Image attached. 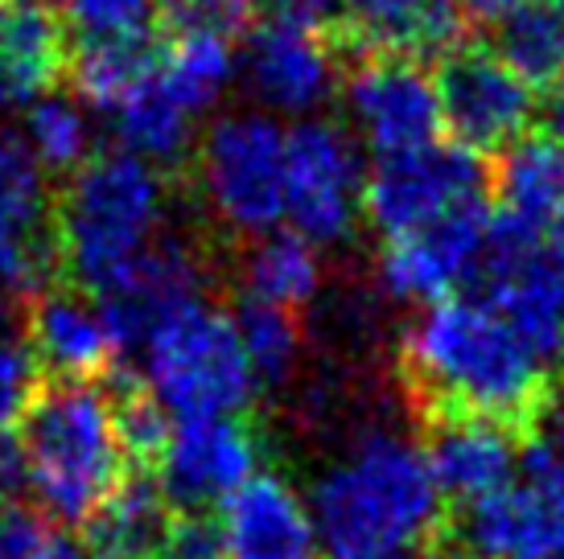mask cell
Wrapping results in <instances>:
<instances>
[{"label": "cell", "instance_id": "cell-1", "mask_svg": "<svg viewBox=\"0 0 564 559\" xmlns=\"http://www.w3.org/2000/svg\"><path fill=\"white\" fill-rule=\"evenodd\" d=\"M400 379L416 416H482L535 436L549 366L499 313L474 296H445L408 326Z\"/></svg>", "mask_w": 564, "mask_h": 559}, {"label": "cell", "instance_id": "cell-2", "mask_svg": "<svg viewBox=\"0 0 564 559\" xmlns=\"http://www.w3.org/2000/svg\"><path fill=\"white\" fill-rule=\"evenodd\" d=\"M310 511L322 551L334 559L400 556L437 539L445 527V494L424 449L392 432L362 436L317 482Z\"/></svg>", "mask_w": 564, "mask_h": 559}, {"label": "cell", "instance_id": "cell-3", "mask_svg": "<svg viewBox=\"0 0 564 559\" xmlns=\"http://www.w3.org/2000/svg\"><path fill=\"white\" fill-rule=\"evenodd\" d=\"M161 215L165 177L149 161L124 149L83 161L54 202L58 272L70 288L99 296L158 243Z\"/></svg>", "mask_w": 564, "mask_h": 559}, {"label": "cell", "instance_id": "cell-4", "mask_svg": "<svg viewBox=\"0 0 564 559\" xmlns=\"http://www.w3.org/2000/svg\"><path fill=\"white\" fill-rule=\"evenodd\" d=\"M21 424L33 494L58 523H87L132 473L108 387L50 379Z\"/></svg>", "mask_w": 564, "mask_h": 559}, {"label": "cell", "instance_id": "cell-5", "mask_svg": "<svg viewBox=\"0 0 564 559\" xmlns=\"http://www.w3.org/2000/svg\"><path fill=\"white\" fill-rule=\"evenodd\" d=\"M141 354L144 387L177 419L239 416L256 395V371L236 321L210 300L161 321Z\"/></svg>", "mask_w": 564, "mask_h": 559}, {"label": "cell", "instance_id": "cell-6", "mask_svg": "<svg viewBox=\"0 0 564 559\" xmlns=\"http://www.w3.org/2000/svg\"><path fill=\"white\" fill-rule=\"evenodd\" d=\"M441 535L457 559H564V457L532 436L516 478L445 514Z\"/></svg>", "mask_w": 564, "mask_h": 559}, {"label": "cell", "instance_id": "cell-7", "mask_svg": "<svg viewBox=\"0 0 564 559\" xmlns=\"http://www.w3.org/2000/svg\"><path fill=\"white\" fill-rule=\"evenodd\" d=\"M289 132L272 116H223L198 144V189L227 231L264 239L284 218Z\"/></svg>", "mask_w": 564, "mask_h": 559}, {"label": "cell", "instance_id": "cell-8", "mask_svg": "<svg viewBox=\"0 0 564 559\" xmlns=\"http://www.w3.org/2000/svg\"><path fill=\"white\" fill-rule=\"evenodd\" d=\"M490 165L470 149L449 144H424L412 153L376 156V165L362 182V215L371 218L383 239H400L445 218L457 206L486 198Z\"/></svg>", "mask_w": 564, "mask_h": 559}, {"label": "cell", "instance_id": "cell-9", "mask_svg": "<svg viewBox=\"0 0 564 559\" xmlns=\"http://www.w3.org/2000/svg\"><path fill=\"white\" fill-rule=\"evenodd\" d=\"M441 128L457 149L482 161L502 156L528 136L535 116V91L519 83L486 46H457L437 63Z\"/></svg>", "mask_w": 564, "mask_h": 559}, {"label": "cell", "instance_id": "cell-10", "mask_svg": "<svg viewBox=\"0 0 564 559\" xmlns=\"http://www.w3.org/2000/svg\"><path fill=\"white\" fill-rule=\"evenodd\" d=\"M346 63V108L376 156L412 153L441 136L437 78L421 58L376 50Z\"/></svg>", "mask_w": 564, "mask_h": 559}, {"label": "cell", "instance_id": "cell-11", "mask_svg": "<svg viewBox=\"0 0 564 559\" xmlns=\"http://www.w3.org/2000/svg\"><path fill=\"white\" fill-rule=\"evenodd\" d=\"M359 153L338 124L305 120L289 132L284 218L310 243H338L362 210Z\"/></svg>", "mask_w": 564, "mask_h": 559}, {"label": "cell", "instance_id": "cell-12", "mask_svg": "<svg viewBox=\"0 0 564 559\" xmlns=\"http://www.w3.org/2000/svg\"><path fill=\"white\" fill-rule=\"evenodd\" d=\"M54 272L58 243L46 169L30 153L25 136L0 132V288L30 300L50 288Z\"/></svg>", "mask_w": 564, "mask_h": 559}, {"label": "cell", "instance_id": "cell-13", "mask_svg": "<svg viewBox=\"0 0 564 559\" xmlns=\"http://www.w3.org/2000/svg\"><path fill=\"white\" fill-rule=\"evenodd\" d=\"M260 440L239 416L177 419L158 465V482L177 514L223 506L239 485L260 473Z\"/></svg>", "mask_w": 564, "mask_h": 559}, {"label": "cell", "instance_id": "cell-14", "mask_svg": "<svg viewBox=\"0 0 564 559\" xmlns=\"http://www.w3.org/2000/svg\"><path fill=\"white\" fill-rule=\"evenodd\" d=\"M490 222H495L490 198H474L421 231L388 239V248L379 255L383 288L416 305H437L445 296H454L457 288L470 284L474 267L482 260Z\"/></svg>", "mask_w": 564, "mask_h": 559}, {"label": "cell", "instance_id": "cell-15", "mask_svg": "<svg viewBox=\"0 0 564 559\" xmlns=\"http://www.w3.org/2000/svg\"><path fill=\"white\" fill-rule=\"evenodd\" d=\"M95 300L108 317L120 354L144 350V342L153 338V329L161 321H170L173 313L206 300L203 255L177 234H165V239L158 234V243L144 255H137L124 276L111 288H104Z\"/></svg>", "mask_w": 564, "mask_h": 559}, {"label": "cell", "instance_id": "cell-16", "mask_svg": "<svg viewBox=\"0 0 564 559\" xmlns=\"http://www.w3.org/2000/svg\"><path fill=\"white\" fill-rule=\"evenodd\" d=\"M25 346L63 383H95L116 371L120 346L99 300L79 288H42L25 300Z\"/></svg>", "mask_w": 564, "mask_h": 559}, {"label": "cell", "instance_id": "cell-17", "mask_svg": "<svg viewBox=\"0 0 564 559\" xmlns=\"http://www.w3.org/2000/svg\"><path fill=\"white\" fill-rule=\"evenodd\" d=\"M338 58L359 54H408V58H445L466 46L470 25L462 21L454 0H338Z\"/></svg>", "mask_w": 564, "mask_h": 559}, {"label": "cell", "instance_id": "cell-18", "mask_svg": "<svg viewBox=\"0 0 564 559\" xmlns=\"http://www.w3.org/2000/svg\"><path fill=\"white\" fill-rule=\"evenodd\" d=\"M227 559H317L314 511L276 473H256L219 506Z\"/></svg>", "mask_w": 564, "mask_h": 559}, {"label": "cell", "instance_id": "cell-19", "mask_svg": "<svg viewBox=\"0 0 564 559\" xmlns=\"http://www.w3.org/2000/svg\"><path fill=\"white\" fill-rule=\"evenodd\" d=\"M424 424V461L441 494L454 502H478L519 473V457L532 436L482 416H437Z\"/></svg>", "mask_w": 564, "mask_h": 559}, {"label": "cell", "instance_id": "cell-20", "mask_svg": "<svg viewBox=\"0 0 564 559\" xmlns=\"http://www.w3.org/2000/svg\"><path fill=\"white\" fill-rule=\"evenodd\" d=\"M338 50L329 37L264 17L248 37L243 75L251 91L276 111H314L334 87Z\"/></svg>", "mask_w": 564, "mask_h": 559}, {"label": "cell", "instance_id": "cell-21", "mask_svg": "<svg viewBox=\"0 0 564 559\" xmlns=\"http://www.w3.org/2000/svg\"><path fill=\"white\" fill-rule=\"evenodd\" d=\"M66 58V17L50 0H0V111L37 103Z\"/></svg>", "mask_w": 564, "mask_h": 559}, {"label": "cell", "instance_id": "cell-22", "mask_svg": "<svg viewBox=\"0 0 564 559\" xmlns=\"http://www.w3.org/2000/svg\"><path fill=\"white\" fill-rule=\"evenodd\" d=\"M177 511L149 469H132L116 494L83 523L91 559H161Z\"/></svg>", "mask_w": 564, "mask_h": 559}, {"label": "cell", "instance_id": "cell-23", "mask_svg": "<svg viewBox=\"0 0 564 559\" xmlns=\"http://www.w3.org/2000/svg\"><path fill=\"white\" fill-rule=\"evenodd\" d=\"M111 124L120 149L149 161L153 169H177L194 144V111L170 91V83L161 78V63L111 111Z\"/></svg>", "mask_w": 564, "mask_h": 559}, {"label": "cell", "instance_id": "cell-24", "mask_svg": "<svg viewBox=\"0 0 564 559\" xmlns=\"http://www.w3.org/2000/svg\"><path fill=\"white\" fill-rule=\"evenodd\" d=\"M165 42L149 33H111V37H79L66 58V75L79 99L99 111H116L161 63Z\"/></svg>", "mask_w": 564, "mask_h": 559}, {"label": "cell", "instance_id": "cell-25", "mask_svg": "<svg viewBox=\"0 0 564 559\" xmlns=\"http://www.w3.org/2000/svg\"><path fill=\"white\" fill-rule=\"evenodd\" d=\"M490 189L499 194V210L549 231L564 215V149L552 136L528 132L495 161Z\"/></svg>", "mask_w": 564, "mask_h": 559}, {"label": "cell", "instance_id": "cell-26", "mask_svg": "<svg viewBox=\"0 0 564 559\" xmlns=\"http://www.w3.org/2000/svg\"><path fill=\"white\" fill-rule=\"evenodd\" d=\"M490 50L532 91H564V13L544 0H519L490 30Z\"/></svg>", "mask_w": 564, "mask_h": 559}, {"label": "cell", "instance_id": "cell-27", "mask_svg": "<svg viewBox=\"0 0 564 559\" xmlns=\"http://www.w3.org/2000/svg\"><path fill=\"white\" fill-rule=\"evenodd\" d=\"M317 284H322V267H317L314 243L301 239L297 231H272L256 239L243 260V296H256L268 305L301 309L317 296Z\"/></svg>", "mask_w": 564, "mask_h": 559}, {"label": "cell", "instance_id": "cell-28", "mask_svg": "<svg viewBox=\"0 0 564 559\" xmlns=\"http://www.w3.org/2000/svg\"><path fill=\"white\" fill-rule=\"evenodd\" d=\"M231 70H236V50L231 37L219 33H177L161 50V78L194 116H203L219 99Z\"/></svg>", "mask_w": 564, "mask_h": 559}, {"label": "cell", "instance_id": "cell-29", "mask_svg": "<svg viewBox=\"0 0 564 559\" xmlns=\"http://www.w3.org/2000/svg\"><path fill=\"white\" fill-rule=\"evenodd\" d=\"M231 321H236V329H239V342L248 350V362H251V371H256V379L281 383L284 374L293 371L297 350H301L297 309L268 305V300H256V296H239Z\"/></svg>", "mask_w": 564, "mask_h": 559}, {"label": "cell", "instance_id": "cell-30", "mask_svg": "<svg viewBox=\"0 0 564 559\" xmlns=\"http://www.w3.org/2000/svg\"><path fill=\"white\" fill-rule=\"evenodd\" d=\"M25 144L46 173H75L87 156L91 132L83 111L63 95H42L25 116Z\"/></svg>", "mask_w": 564, "mask_h": 559}, {"label": "cell", "instance_id": "cell-31", "mask_svg": "<svg viewBox=\"0 0 564 559\" xmlns=\"http://www.w3.org/2000/svg\"><path fill=\"white\" fill-rule=\"evenodd\" d=\"M161 0H63V17L79 37H111V33H149Z\"/></svg>", "mask_w": 564, "mask_h": 559}, {"label": "cell", "instance_id": "cell-32", "mask_svg": "<svg viewBox=\"0 0 564 559\" xmlns=\"http://www.w3.org/2000/svg\"><path fill=\"white\" fill-rule=\"evenodd\" d=\"M42 366L25 338H0V436L25 419L42 391Z\"/></svg>", "mask_w": 564, "mask_h": 559}, {"label": "cell", "instance_id": "cell-33", "mask_svg": "<svg viewBox=\"0 0 564 559\" xmlns=\"http://www.w3.org/2000/svg\"><path fill=\"white\" fill-rule=\"evenodd\" d=\"M260 0H161V17L177 33H219L236 37L256 21Z\"/></svg>", "mask_w": 564, "mask_h": 559}, {"label": "cell", "instance_id": "cell-34", "mask_svg": "<svg viewBox=\"0 0 564 559\" xmlns=\"http://www.w3.org/2000/svg\"><path fill=\"white\" fill-rule=\"evenodd\" d=\"M54 544H58V535L37 511L21 506V502L0 506V559H50Z\"/></svg>", "mask_w": 564, "mask_h": 559}, {"label": "cell", "instance_id": "cell-35", "mask_svg": "<svg viewBox=\"0 0 564 559\" xmlns=\"http://www.w3.org/2000/svg\"><path fill=\"white\" fill-rule=\"evenodd\" d=\"M161 559H227L223 556L219 523L206 518V514H177Z\"/></svg>", "mask_w": 564, "mask_h": 559}, {"label": "cell", "instance_id": "cell-36", "mask_svg": "<svg viewBox=\"0 0 564 559\" xmlns=\"http://www.w3.org/2000/svg\"><path fill=\"white\" fill-rule=\"evenodd\" d=\"M30 482V469H25V452H21V440L4 432L0 436V506L4 502H17L21 485Z\"/></svg>", "mask_w": 564, "mask_h": 559}, {"label": "cell", "instance_id": "cell-37", "mask_svg": "<svg viewBox=\"0 0 564 559\" xmlns=\"http://www.w3.org/2000/svg\"><path fill=\"white\" fill-rule=\"evenodd\" d=\"M544 428L540 440H549L552 449L564 457V374L549 387V399H544V412H540V424H535V432Z\"/></svg>", "mask_w": 564, "mask_h": 559}, {"label": "cell", "instance_id": "cell-38", "mask_svg": "<svg viewBox=\"0 0 564 559\" xmlns=\"http://www.w3.org/2000/svg\"><path fill=\"white\" fill-rule=\"evenodd\" d=\"M454 4L470 30H495L502 17L516 9L519 0H454Z\"/></svg>", "mask_w": 564, "mask_h": 559}, {"label": "cell", "instance_id": "cell-39", "mask_svg": "<svg viewBox=\"0 0 564 559\" xmlns=\"http://www.w3.org/2000/svg\"><path fill=\"white\" fill-rule=\"evenodd\" d=\"M544 260H549L552 276L564 284V215L552 222L549 231H544Z\"/></svg>", "mask_w": 564, "mask_h": 559}, {"label": "cell", "instance_id": "cell-40", "mask_svg": "<svg viewBox=\"0 0 564 559\" xmlns=\"http://www.w3.org/2000/svg\"><path fill=\"white\" fill-rule=\"evenodd\" d=\"M549 136L564 149V91L552 95V108H549Z\"/></svg>", "mask_w": 564, "mask_h": 559}, {"label": "cell", "instance_id": "cell-41", "mask_svg": "<svg viewBox=\"0 0 564 559\" xmlns=\"http://www.w3.org/2000/svg\"><path fill=\"white\" fill-rule=\"evenodd\" d=\"M50 559H91V551L83 544H70V539H58L54 544V551H50Z\"/></svg>", "mask_w": 564, "mask_h": 559}, {"label": "cell", "instance_id": "cell-42", "mask_svg": "<svg viewBox=\"0 0 564 559\" xmlns=\"http://www.w3.org/2000/svg\"><path fill=\"white\" fill-rule=\"evenodd\" d=\"M544 4H552V9H561L564 13V0H544Z\"/></svg>", "mask_w": 564, "mask_h": 559}, {"label": "cell", "instance_id": "cell-43", "mask_svg": "<svg viewBox=\"0 0 564 559\" xmlns=\"http://www.w3.org/2000/svg\"><path fill=\"white\" fill-rule=\"evenodd\" d=\"M379 559H412V556H404V551H400V556H379Z\"/></svg>", "mask_w": 564, "mask_h": 559}]
</instances>
